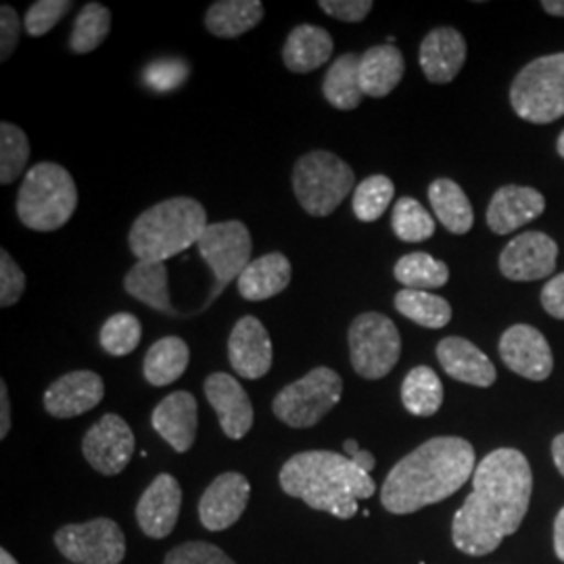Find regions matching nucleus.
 <instances>
[{
    "instance_id": "33",
    "label": "nucleus",
    "mask_w": 564,
    "mask_h": 564,
    "mask_svg": "<svg viewBox=\"0 0 564 564\" xmlns=\"http://www.w3.org/2000/svg\"><path fill=\"white\" fill-rule=\"evenodd\" d=\"M395 307L408 321L424 328H444L452 321V305L429 291L403 289L395 295Z\"/></svg>"
},
{
    "instance_id": "30",
    "label": "nucleus",
    "mask_w": 564,
    "mask_h": 564,
    "mask_svg": "<svg viewBox=\"0 0 564 564\" xmlns=\"http://www.w3.org/2000/svg\"><path fill=\"white\" fill-rule=\"evenodd\" d=\"M123 289L130 297L149 305L155 312L174 314L167 289V268L165 263L137 262L123 279Z\"/></svg>"
},
{
    "instance_id": "8",
    "label": "nucleus",
    "mask_w": 564,
    "mask_h": 564,
    "mask_svg": "<svg viewBox=\"0 0 564 564\" xmlns=\"http://www.w3.org/2000/svg\"><path fill=\"white\" fill-rule=\"evenodd\" d=\"M341 395V377L328 366H318L276 393L272 410L286 426L310 429L323 421Z\"/></svg>"
},
{
    "instance_id": "38",
    "label": "nucleus",
    "mask_w": 564,
    "mask_h": 564,
    "mask_svg": "<svg viewBox=\"0 0 564 564\" xmlns=\"http://www.w3.org/2000/svg\"><path fill=\"white\" fill-rule=\"evenodd\" d=\"M395 186L383 174L370 176L356 186L354 214L360 223H377L393 202Z\"/></svg>"
},
{
    "instance_id": "10",
    "label": "nucleus",
    "mask_w": 564,
    "mask_h": 564,
    "mask_svg": "<svg viewBox=\"0 0 564 564\" xmlns=\"http://www.w3.org/2000/svg\"><path fill=\"white\" fill-rule=\"evenodd\" d=\"M205 263L212 268L216 276L214 295H220L224 286L232 281H239L242 270L251 263L253 241L251 232L239 220L209 224L203 232L202 241L197 245Z\"/></svg>"
},
{
    "instance_id": "47",
    "label": "nucleus",
    "mask_w": 564,
    "mask_h": 564,
    "mask_svg": "<svg viewBox=\"0 0 564 564\" xmlns=\"http://www.w3.org/2000/svg\"><path fill=\"white\" fill-rule=\"evenodd\" d=\"M11 431V402H9V389L7 383H0V440H7Z\"/></svg>"
},
{
    "instance_id": "26",
    "label": "nucleus",
    "mask_w": 564,
    "mask_h": 564,
    "mask_svg": "<svg viewBox=\"0 0 564 564\" xmlns=\"http://www.w3.org/2000/svg\"><path fill=\"white\" fill-rule=\"evenodd\" d=\"M405 63L395 44L372 46L360 57V86L364 97L383 99L402 82Z\"/></svg>"
},
{
    "instance_id": "27",
    "label": "nucleus",
    "mask_w": 564,
    "mask_h": 564,
    "mask_svg": "<svg viewBox=\"0 0 564 564\" xmlns=\"http://www.w3.org/2000/svg\"><path fill=\"white\" fill-rule=\"evenodd\" d=\"M263 20L260 0H218L205 13V28L218 39H237Z\"/></svg>"
},
{
    "instance_id": "4",
    "label": "nucleus",
    "mask_w": 564,
    "mask_h": 564,
    "mask_svg": "<svg viewBox=\"0 0 564 564\" xmlns=\"http://www.w3.org/2000/svg\"><path fill=\"white\" fill-rule=\"evenodd\" d=\"M202 203L191 197H172L142 212L132 224L128 245L139 262L165 263L193 245H199L207 228Z\"/></svg>"
},
{
    "instance_id": "36",
    "label": "nucleus",
    "mask_w": 564,
    "mask_h": 564,
    "mask_svg": "<svg viewBox=\"0 0 564 564\" xmlns=\"http://www.w3.org/2000/svg\"><path fill=\"white\" fill-rule=\"evenodd\" d=\"M391 226L395 237L403 242H423L435 235V220L412 197H402L393 205Z\"/></svg>"
},
{
    "instance_id": "31",
    "label": "nucleus",
    "mask_w": 564,
    "mask_h": 564,
    "mask_svg": "<svg viewBox=\"0 0 564 564\" xmlns=\"http://www.w3.org/2000/svg\"><path fill=\"white\" fill-rule=\"evenodd\" d=\"M324 99L330 102L339 111L356 109L364 99L362 86H360V55L345 53L335 61L323 84Z\"/></svg>"
},
{
    "instance_id": "2",
    "label": "nucleus",
    "mask_w": 564,
    "mask_h": 564,
    "mask_svg": "<svg viewBox=\"0 0 564 564\" xmlns=\"http://www.w3.org/2000/svg\"><path fill=\"white\" fill-rule=\"evenodd\" d=\"M475 449L460 437H435L391 468L381 502L393 514H412L454 496L475 475Z\"/></svg>"
},
{
    "instance_id": "23",
    "label": "nucleus",
    "mask_w": 564,
    "mask_h": 564,
    "mask_svg": "<svg viewBox=\"0 0 564 564\" xmlns=\"http://www.w3.org/2000/svg\"><path fill=\"white\" fill-rule=\"evenodd\" d=\"M437 360L445 375L460 383L491 387L496 383V368L475 343L463 337H447L437 345Z\"/></svg>"
},
{
    "instance_id": "40",
    "label": "nucleus",
    "mask_w": 564,
    "mask_h": 564,
    "mask_svg": "<svg viewBox=\"0 0 564 564\" xmlns=\"http://www.w3.org/2000/svg\"><path fill=\"white\" fill-rule=\"evenodd\" d=\"M72 9H74L72 0H39L28 9L23 28L30 36L41 39L44 34H48L59 23L61 18H65Z\"/></svg>"
},
{
    "instance_id": "12",
    "label": "nucleus",
    "mask_w": 564,
    "mask_h": 564,
    "mask_svg": "<svg viewBox=\"0 0 564 564\" xmlns=\"http://www.w3.org/2000/svg\"><path fill=\"white\" fill-rule=\"evenodd\" d=\"M134 433L118 414H105L82 440L86 463L105 477L120 475L134 454Z\"/></svg>"
},
{
    "instance_id": "16",
    "label": "nucleus",
    "mask_w": 564,
    "mask_h": 564,
    "mask_svg": "<svg viewBox=\"0 0 564 564\" xmlns=\"http://www.w3.org/2000/svg\"><path fill=\"white\" fill-rule=\"evenodd\" d=\"M251 485L241 473H224L205 489L199 519L207 531H224L237 523L247 508Z\"/></svg>"
},
{
    "instance_id": "18",
    "label": "nucleus",
    "mask_w": 564,
    "mask_h": 564,
    "mask_svg": "<svg viewBox=\"0 0 564 564\" xmlns=\"http://www.w3.org/2000/svg\"><path fill=\"white\" fill-rule=\"evenodd\" d=\"M205 398L218 414L224 435L242 440L253 426V405L242 384L226 375L214 372L205 379Z\"/></svg>"
},
{
    "instance_id": "15",
    "label": "nucleus",
    "mask_w": 564,
    "mask_h": 564,
    "mask_svg": "<svg viewBox=\"0 0 564 564\" xmlns=\"http://www.w3.org/2000/svg\"><path fill=\"white\" fill-rule=\"evenodd\" d=\"M228 358L235 372L256 381L262 379L272 368V339L256 316H242L235 324L228 339Z\"/></svg>"
},
{
    "instance_id": "22",
    "label": "nucleus",
    "mask_w": 564,
    "mask_h": 564,
    "mask_svg": "<svg viewBox=\"0 0 564 564\" xmlns=\"http://www.w3.org/2000/svg\"><path fill=\"white\" fill-rule=\"evenodd\" d=\"M151 421L163 440L184 454L197 440V400L188 391L170 393L153 410Z\"/></svg>"
},
{
    "instance_id": "3",
    "label": "nucleus",
    "mask_w": 564,
    "mask_h": 564,
    "mask_svg": "<svg viewBox=\"0 0 564 564\" xmlns=\"http://www.w3.org/2000/svg\"><path fill=\"white\" fill-rule=\"evenodd\" d=\"M281 487L286 496L300 498L310 508L343 521L356 517L358 502L368 500L377 489L370 473L345 454L326 449L302 452L289 458L281 468Z\"/></svg>"
},
{
    "instance_id": "52",
    "label": "nucleus",
    "mask_w": 564,
    "mask_h": 564,
    "mask_svg": "<svg viewBox=\"0 0 564 564\" xmlns=\"http://www.w3.org/2000/svg\"><path fill=\"white\" fill-rule=\"evenodd\" d=\"M360 449H362V447L358 445V442H354V440H347V442L343 444V452H345V456H347V458H354Z\"/></svg>"
},
{
    "instance_id": "39",
    "label": "nucleus",
    "mask_w": 564,
    "mask_h": 564,
    "mask_svg": "<svg viewBox=\"0 0 564 564\" xmlns=\"http://www.w3.org/2000/svg\"><path fill=\"white\" fill-rule=\"evenodd\" d=\"M141 337V321L128 312H120V314H113L111 318H107L101 326V335H99L102 349L116 358H123V356L132 354L139 347Z\"/></svg>"
},
{
    "instance_id": "17",
    "label": "nucleus",
    "mask_w": 564,
    "mask_h": 564,
    "mask_svg": "<svg viewBox=\"0 0 564 564\" xmlns=\"http://www.w3.org/2000/svg\"><path fill=\"white\" fill-rule=\"evenodd\" d=\"M105 383L93 370H76L59 377L44 393V410L55 419H74L97 408Z\"/></svg>"
},
{
    "instance_id": "44",
    "label": "nucleus",
    "mask_w": 564,
    "mask_h": 564,
    "mask_svg": "<svg viewBox=\"0 0 564 564\" xmlns=\"http://www.w3.org/2000/svg\"><path fill=\"white\" fill-rule=\"evenodd\" d=\"M23 28L20 15L13 7L4 4L0 9V61H7L18 48L20 32Z\"/></svg>"
},
{
    "instance_id": "6",
    "label": "nucleus",
    "mask_w": 564,
    "mask_h": 564,
    "mask_svg": "<svg viewBox=\"0 0 564 564\" xmlns=\"http://www.w3.org/2000/svg\"><path fill=\"white\" fill-rule=\"evenodd\" d=\"M293 193L305 214L330 216L356 186L349 163L330 151H310L293 167Z\"/></svg>"
},
{
    "instance_id": "49",
    "label": "nucleus",
    "mask_w": 564,
    "mask_h": 564,
    "mask_svg": "<svg viewBox=\"0 0 564 564\" xmlns=\"http://www.w3.org/2000/svg\"><path fill=\"white\" fill-rule=\"evenodd\" d=\"M552 458H554L556 468L561 470V475L564 477V433L552 442Z\"/></svg>"
},
{
    "instance_id": "19",
    "label": "nucleus",
    "mask_w": 564,
    "mask_h": 564,
    "mask_svg": "<svg viewBox=\"0 0 564 564\" xmlns=\"http://www.w3.org/2000/svg\"><path fill=\"white\" fill-rule=\"evenodd\" d=\"M181 505V484L167 473L155 477L153 484L144 489L137 506V521L142 533L153 540L167 538L178 523Z\"/></svg>"
},
{
    "instance_id": "11",
    "label": "nucleus",
    "mask_w": 564,
    "mask_h": 564,
    "mask_svg": "<svg viewBox=\"0 0 564 564\" xmlns=\"http://www.w3.org/2000/svg\"><path fill=\"white\" fill-rule=\"evenodd\" d=\"M61 554L78 564H120L126 556V538L111 519L65 524L55 533Z\"/></svg>"
},
{
    "instance_id": "54",
    "label": "nucleus",
    "mask_w": 564,
    "mask_h": 564,
    "mask_svg": "<svg viewBox=\"0 0 564 564\" xmlns=\"http://www.w3.org/2000/svg\"><path fill=\"white\" fill-rule=\"evenodd\" d=\"M558 153H561V155H563V160H564V132H563V134H561V139H558Z\"/></svg>"
},
{
    "instance_id": "32",
    "label": "nucleus",
    "mask_w": 564,
    "mask_h": 564,
    "mask_svg": "<svg viewBox=\"0 0 564 564\" xmlns=\"http://www.w3.org/2000/svg\"><path fill=\"white\" fill-rule=\"evenodd\" d=\"M402 402L414 416H433L444 403V384L429 366H416L402 383Z\"/></svg>"
},
{
    "instance_id": "50",
    "label": "nucleus",
    "mask_w": 564,
    "mask_h": 564,
    "mask_svg": "<svg viewBox=\"0 0 564 564\" xmlns=\"http://www.w3.org/2000/svg\"><path fill=\"white\" fill-rule=\"evenodd\" d=\"M354 463L358 464L362 470L366 473H372V468L377 466V460H375V456L368 452V449H360L354 458H351Z\"/></svg>"
},
{
    "instance_id": "9",
    "label": "nucleus",
    "mask_w": 564,
    "mask_h": 564,
    "mask_svg": "<svg viewBox=\"0 0 564 564\" xmlns=\"http://www.w3.org/2000/svg\"><path fill=\"white\" fill-rule=\"evenodd\" d=\"M347 339L351 366L368 381L384 379L395 368L402 354L398 326L379 312L360 314L349 326Z\"/></svg>"
},
{
    "instance_id": "1",
    "label": "nucleus",
    "mask_w": 564,
    "mask_h": 564,
    "mask_svg": "<svg viewBox=\"0 0 564 564\" xmlns=\"http://www.w3.org/2000/svg\"><path fill=\"white\" fill-rule=\"evenodd\" d=\"M533 475L523 452L500 447L477 464L473 491L452 523L454 545L468 556H485L517 533L529 510Z\"/></svg>"
},
{
    "instance_id": "25",
    "label": "nucleus",
    "mask_w": 564,
    "mask_h": 564,
    "mask_svg": "<svg viewBox=\"0 0 564 564\" xmlns=\"http://www.w3.org/2000/svg\"><path fill=\"white\" fill-rule=\"evenodd\" d=\"M293 276L291 262L279 251L265 253L242 270L239 276V293L247 302H265L282 293Z\"/></svg>"
},
{
    "instance_id": "41",
    "label": "nucleus",
    "mask_w": 564,
    "mask_h": 564,
    "mask_svg": "<svg viewBox=\"0 0 564 564\" xmlns=\"http://www.w3.org/2000/svg\"><path fill=\"white\" fill-rule=\"evenodd\" d=\"M163 564H237L226 556L218 545L207 542H188L167 552Z\"/></svg>"
},
{
    "instance_id": "7",
    "label": "nucleus",
    "mask_w": 564,
    "mask_h": 564,
    "mask_svg": "<svg viewBox=\"0 0 564 564\" xmlns=\"http://www.w3.org/2000/svg\"><path fill=\"white\" fill-rule=\"evenodd\" d=\"M510 102L519 118L550 123L564 116V53L531 61L510 88Z\"/></svg>"
},
{
    "instance_id": "43",
    "label": "nucleus",
    "mask_w": 564,
    "mask_h": 564,
    "mask_svg": "<svg viewBox=\"0 0 564 564\" xmlns=\"http://www.w3.org/2000/svg\"><path fill=\"white\" fill-rule=\"evenodd\" d=\"M318 7L326 15L345 23H360L372 11V0H321Z\"/></svg>"
},
{
    "instance_id": "46",
    "label": "nucleus",
    "mask_w": 564,
    "mask_h": 564,
    "mask_svg": "<svg viewBox=\"0 0 564 564\" xmlns=\"http://www.w3.org/2000/svg\"><path fill=\"white\" fill-rule=\"evenodd\" d=\"M542 305L550 316L564 321V274H558L552 281L545 282Z\"/></svg>"
},
{
    "instance_id": "45",
    "label": "nucleus",
    "mask_w": 564,
    "mask_h": 564,
    "mask_svg": "<svg viewBox=\"0 0 564 564\" xmlns=\"http://www.w3.org/2000/svg\"><path fill=\"white\" fill-rule=\"evenodd\" d=\"M147 82L158 88V90H170L174 86H178L184 76H186V67L182 65L181 61L176 63H165V61H158L147 69Z\"/></svg>"
},
{
    "instance_id": "21",
    "label": "nucleus",
    "mask_w": 564,
    "mask_h": 564,
    "mask_svg": "<svg viewBox=\"0 0 564 564\" xmlns=\"http://www.w3.org/2000/svg\"><path fill=\"white\" fill-rule=\"evenodd\" d=\"M421 67L426 80L449 84L466 61V42L454 28H437L424 36L421 44Z\"/></svg>"
},
{
    "instance_id": "53",
    "label": "nucleus",
    "mask_w": 564,
    "mask_h": 564,
    "mask_svg": "<svg viewBox=\"0 0 564 564\" xmlns=\"http://www.w3.org/2000/svg\"><path fill=\"white\" fill-rule=\"evenodd\" d=\"M0 564H18V561L7 550H0Z\"/></svg>"
},
{
    "instance_id": "35",
    "label": "nucleus",
    "mask_w": 564,
    "mask_h": 564,
    "mask_svg": "<svg viewBox=\"0 0 564 564\" xmlns=\"http://www.w3.org/2000/svg\"><path fill=\"white\" fill-rule=\"evenodd\" d=\"M111 32V11L101 2H88L74 21L69 34V51L76 55L93 53Z\"/></svg>"
},
{
    "instance_id": "51",
    "label": "nucleus",
    "mask_w": 564,
    "mask_h": 564,
    "mask_svg": "<svg viewBox=\"0 0 564 564\" xmlns=\"http://www.w3.org/2000/svg\"><path fill=\"white\" fill-rule=\"evenodd\" d=\"M545 13L556 15V18H564V0H544L542 2Z\"/></svg>"
},
{
    "instance_id": "29",
    "label": "nucleus",
    "mask_w": 564,
    "mask_h": 564,
    "mask_svg": "<svg viewBox=\"0 0 564 564\" xmlns=\"http://www.w3.org/2000/svg\"><path fill=\"white\" fill-rule=\"evenodd\" d=\"M191 349L181 337H163L151 345L144 356V379L153 387H167L176 383L188 368Z\"/></svg>"
},
{
    "instance_id": "20",
    "label": "nucleus",
    "mask_w": 564,
    "mask_h": 564,
    "mask_svg": "<svg viewBox=\"0 0 564 564\" xmlns=\"http://www.w3.org/2000/svg\"><path fill=\"white\" fill-rule=\"evenodd\" d=\"M545 199L542 193L527 186H502L487 209V224L496 235H510L524 224L542 216Z\"/></svg>"
},
{
    "instance_id": "5",
    "label": "nucleus",
    "mask_w": 564,
    "mask_h": 564,
    "mask_svg": "<svg viewBox=\"0 0 564 564\" xmlns=\"http://www.w3.org/2000/svg\"><path fill=\"white\" fill-rule=\"evenodd\" d=\"M78 207V188L59 163L41 162L25 172L18 195L21 224L36 232H53L72 220Z\"/></svg>"
},
{
    "instance_id": "48",
    "label": "nucleus",
    "mask_w": 564,
    "mask_h": 564,
    "mask_svg": "<svg viewBox=\"0 0 564 564\" xmlns=\"http://www.w3.org/2000/svg\"><path fill=\"white\" fill-rule=\"evenodd\" d=\"M554 550H556V556L564 563V508L558 512L554 523Z\"/></svg>"
},
{
    "instance_id": "13",
    "label": "nucleus",
    "mask_w": 564,
    "mask_h": 564,
    "mask_svg": "<svg viewBox=\"0 0 564 564\" xmlns=\"http://www.w3.org/2000/svg\"><path fill=\"white\" fill-rule=\"evenodd\" d=\"M558 245L544 232H523L508 242L500 270L508 281H540L556 270Z\"/></svg>"
},
{
    "instance_id": "42",
    "label": "nucleus",
    "mask_w": 564,
    "mask_h": 564,
    "mask_svg": "<svg viewBox=\"0 0 564 564\" xmlns=\"http://www.w3.org/2000/svg\"><path fill=\"white\" fill-rule=\"evenodd\" d=\"M25 291V274L7 249L0 251V305L9 307L20 302Z\"/></svg>"
},
{
    "instance_id": "37",
    "label": "nucleus",
    "mask_w": 564,
    "mask_h": 564,
    "mask_svg": "<svg viewBox=\"0 0 564 564\" xmlns=\"http://www.w3.org/2000/svg\"><path fill=\"white\" fill-rule=\"evenodd\" d=\"M30 160V141L20 126L0 123V184H11L25 172Z\"/></svg>"
},
{
    "instance_id": "14",
    "label": "nucleus",
    "mask_w": 564,
    "mask_h": 564,
    "mask_svg": "<svg viewBox=\"0 0 564 564\" xmlns=\"http://www.w3.org/2000/svg\"><path fill=\"white\" fill-rule=\"evenodd\" d=\"M500 356L512 372L529 381H545L554 368L550 343L529 324H517L506 330L500 339Z\"/></svg>"
},
{
    "instance_id": "28",
    "label": "nucleus",
    "mask_w": 564,
    "mask_h": 564,
    "mask_svg": "<svg viewBox=\"0 0 564 564\" xmlns=\"http://www.w3.org/2000/svg\"><path fill=\"white\" fill-rule=\"evenodd\" d=\"M429 199L437 220L444 224L445 230H449L452 235H466L473 228V205L458 182L437 178L429 186Z\"/></svg>"
},
{
    "instance_id": "34",
    "label": "nucleus",
    "mask_w": 564,
    "mask_h": 564,
    "mask_svg": "<svg viewBox=\"0 0 564 564\" xmlns=\"http://www.w3.org/2000/svg\"><path fill=\"white\" fill-rule=\"evenodd\" d=\"M395 281L402 282L405 289L412 291H429L440 289L449 281V268L442 260H435L433 256L416 251L403 256L393 268Z\"/></svg>"
},
{
    "instance_id": "24",
    "label": "nucleus",
    "mask_w": 564,
    "mask_h": 564,
    "mask_svg": "<svg viewBox=\"0 0 564 564\" xmlns=\"http://www.w3.org/2000/svg\"><path fill=\"white\" fill-rule=\"evenodd\" d=\"M335 48L333 36L321 28L303 23L291 30L282 46V61L293 74H310L330 59Z\"/></svg>"
}]
</instances>
